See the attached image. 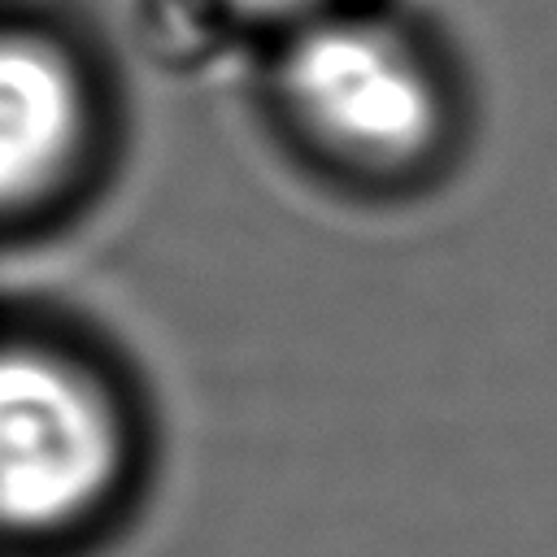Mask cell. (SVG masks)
I'll return each instance as SVG.
<instances>
[{"label": "cell", "instance_id": "obj_1", "mask_svg": "<svg viewBox=\"0 0 557 557\" xmlns=\"http://www.w3.org/2000/svg\"><path fill=\"white\" fill-rule=\"evenodd\" d=\"M274 87L313 148L361 170L413 165L444 131L431 57L396 22L348 4L287 26Z\"/></svg>", "mask_w": 557, "mask_h": 557}, {"label": "cell", "instance_id": "obj_2", "mask_svg": "<svg viewBox=\"0 0 557 557\" xmlns=\"http://www.w3.org/2000/svg\"><path fill=\"white\" fill-rule=\"evenodd\" d=\"M122 457L109 400L74 366L0 352V527L52 531L83 518L113 483Z\"/></svg>", "mask_w": 557, "mask_h": 557}, {"label": "cell", "instance_id": "obj_3", "mask_svg": "<svg viewBox=\"0 0 557 557\" xmlns=\"http://www.w3.org/2000/svg\"><path fill=\"white\" fill-rule=\"evenodd\" d=\"M83 139V87L39 39L0 35V209L39 196Z\"/></svg>", "mask_w": 557, "mask_h": 557}, {"label": "cell", "instance_id": "obj_4", "mask_svg": "<svg viewBox=\"0 0 557 557\" xmlns=\"http://www.w3.org/2000/svg\"><path fill=\"white\" fill-rule=\"evenodd\" d=\"M226 9L244 13V17H257V22H283V26H296L313 13H326L344 0H222Z\"/></svg>", "mask_w": 557, "mask_h": 557}]
</instances>
